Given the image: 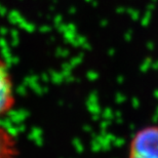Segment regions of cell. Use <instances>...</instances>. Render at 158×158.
Returning a JSON list of instances; mask_svg holds the SVG:
<instances>
[{
    "label": "cell",
    "instance_id": "1",
    "mask_svg": "<svg viewBox=\"0 0 158 158\" xmlns=\"http://www.w3.org/2000/svg\"><path fill=\"white\" fill-rule=\"evenodd\" d=\"M127 158H158V124L141 127L129 141Z\"/></svg>",
    "mask_w": 158,
    "mask_h": 158
},
{
    "label": "cell",
    "instance_id": "2",
    "mask_svg": "<svg viewBox=\"0 0 158 158\" xmlns=\"http://www.w3.org/2000/svg\"><path fill=\"white\" fill-rule=\"evenodd\" d=\"M15 103L14 78L7 62L0 55V119L14 110Z\"/></svg>",
    "mask_w": 158,
    "mask_h": 158
},
{
    "label": "cell",
    "instance_id": "3",
    "mask_svg": "<svg viewBox=\"0 0 158 158\" xmlns=\"http://www.w3.org/2000/svg\"><path fill=\"white\" fill-rule=\"evenodd\" d=\"M19 151L15 135L0 122V158H18Z\"/></svg>",
    "mask_w": 158,
    "mask_h": 158
}]
</instances>
